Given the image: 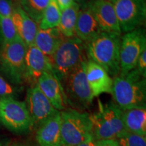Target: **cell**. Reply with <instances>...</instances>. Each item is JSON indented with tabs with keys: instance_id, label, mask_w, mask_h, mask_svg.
Wrapping results in <instances>:
<instances>
[{
	"instance_id": "1",
	"label": "cell",
	"mask_w": 146,
	"mask_h": 146,
	"mask_svg": "<svg viewBox=\"0 0 146 146\" xmlns=\"http://www.w3.org/2000/svg\"><path fill=\"white\" fill-rule=\"evenodd\" d=\"M121 35L102 31L85 44L87 59L102 67L112 78L120 74Z\"/></svg>"
},
{
	"instance_id": "2",
	"label": "cell",
	"mask_w": 146,
	"mask_h": 146,
	"mask_svg": "<svg viewBox=\"0 0 146 146\" xmlns=\"http://www.w3.org/2000/svg\"><path fill=\"white\" fill-rule=\"evenodd\" d=\"M113 102L122 110L146 107V79L136 68L113 78Z\"/></svg>"
},
{
	"instance_id": "3",
	"label": "cell",
	"mask_w": 146,
	"mask_h": 146,
	"mask_svg": "<svg viewBox=\"0 0 146 146\" xmlns=\"http://www.w3.org/2000/svg\"><path fill=\"white\" fill-rule=\"evenodd\" d=\"M50 58L53 73L60 82L88 60L85 44L75 36H65Z\"/></svg>"
},
{
	"instance_id": "4",
	"label": "cell",
	"mask_w": 146,
	"mask_h": 146,
	"mask_svg": "<svg viewBox=\"0 0 146 146\" xmlns=\"http://www.w3.org/2000/svg\"><path fill=\"white\" fill-rule=\"evenodd\" d=\"M93 133L98 141L118 139L126 131L123 110L114 102L103 104L98 100V109L90 114Z\"/></svg>"
},
{
	"instance_id": "5",
	"label": "cell",
	"mask_w": 146,
	"mask_h": 146,
	"mask_svg": "<svg viewBox=\"0 0 146 146\" xmlns=\"http://www.w3.org/2000/svg\"><path fill=\"white\" fill-rule=\"evenodd\" d=\"M62 146H77L93 133L90 114L73 108L60 111Z\"/></svg>"
},
{
	"instance_id": "6",
	"label": "cell",
	"mask_w": 146,
	"mask_h": 146,
	"mask_svg": "<svg viewBox=\"0 0 146 146\" xmlns=\"http://www.w3.org/2000/svg\"><path fill=\"white\" fill-rule=\"evenodd\" d=\"M83 64L73 70L61 81L66 105H70L79 111H84L92 104L93 96L85 75Z\"/></svg>"
},
{
	"instance_id": "7",
	"label": "cell",
	"mask_w": 146,
	"mask_h": 146,
	"mask_svg": "<svg viewBox=\"0 0 146 146\" xmlns=\"http://www.w3.org/2000/svg\"><path fill=\"white\" fill-rule=\"evenodd\" d=\"M27 48V45L18 36L12 41L2 43L0 49V70L16 85L25 81Z\"/></svg>"
},
{
	"instance_id": "8",
	"label": "cell",
	"mask_w": 146,
	"mask_h": 146,
	"mask_svg": "<svg viewBox=\"0 0 146 146\" xmlns=\"http://www.w3.org/2000/svg\"><path fill=\"white\" fill-rule=\"evenodd\" d=\"M0 123L14 133L31 129V120L25 102L15 98H0Z\"/></svg>"
},
{
	"instance_id": "9",
	"label": "cell",
	"mask_w": 146,
	"mask_h": 146,
	"mask_svg": "<svg viewBox=\"0 0 146 146\" xmlns=\"http://www.w3.org/2000/svg\"><path fill=\"white\" fill-rule=\"evenodd\" d=\"M122 33L140 28L146 19L145 0H110Z\"/></svg>"
},
{
	"instance_id": "10",
	"label": "cell",
	"mask_w": 146,
	"mask_h": 146,
	"mask_svg": "<svg viewBox=\"0 0 146 146\" xmlns=\"http://www.w3.org/2000/svg\"><path fill=\"white\" fill-rule=\"evenodd\" d=\"M146 49L145 29L142 27L125 33L120 48V74H125L135 68L139 57Z\"/></svg>"
},
{
	"instance_id": "11",
	"label": "cell",
	"mask_w": 146,
	"mask_h": 146,
	"mask_svg": "<svg viewBox=\"0 0 146 146\" xmlns=\"http://www.w3.org/2000/svg\"><path fill=\"white\" fill-rule=\"evenodd\" d=\"M25 102L31 120V129H36L58 112L36 85L27 89Z\"/></svg>"
},
{
	"instance_id": "12",
	"label": "cell",
	"mask_w": 146,
	"mask_h": 146,
	"mask_svg": "<svg viewBox=\"0 0 146 146\" xmlns=\"http://www.w3.org/2000/svg\"><path fill=\"white\" fill-rule=\"evenodd\" d=\"M45 72H53L50 58L34 44L28 46L25 56V81L36 85L39 78Z\"/></svg>"
},
{
	"instance_id": "13",
	"label": "cell",
	"mask_w": 146,
	"mask_h": 146,
	"mask_svg": "<svg viewBox=\"0 0 146 146\" xmlns=\"http://www.w3.org/2000/svg\"><path fill=\"white\" fill-rule=\"evenodd\" d=\"M87 3L92 11L102 31L121 35L117 17L110 1L88 0Z\"/></svg>"
},
{
	"instance_id": "14",
	"label": "cell",
	"mask_w": 146,
	"mask_h": 146,
	"mask_svg": "<svg viewBox=\"0 0 146 146\" xmlns=\"http://www.w3.org/2000/svg\"><path fill=\"white\" fill-rule=\"evenodd\" d=\"M87 83L93 96L98 97L102 94H111L113 78L100 65L87 60L84 64Z\"/></svg>"
},
{
	"instance_id": "15",
	"label": "cell",
	"mask_w": 146,
	"mask_h": 146,
	"mask_svg": "<svg viewBox=\"0 0 146 146\" xmlns=\"http://www.w3.org/2000/svg\"><path fill=\"white\" fill-rule=\"evenodd\" d=\"M36 85L57 110L60 112L66 108L61 83L54 73L45 72L39 78Z\"/></svg>"
},
{
	"instance_id": "16",
	"label": "cell",
	"mask_w": 146,
	"mask_h": 146,
	"mask_svg": "<svg viewBox=\"0 0 146 146\" xmlns=\"http://www.w3.org/2000/svg\"><path fill=\"white\" fill-rule=\"evenodd\" d=\"M101 32L99 25L88 4L85 3L80 6L74 36L86 43Z\"/></svg>"
},
{
	"instance_id": "17",
	"label": "cell",
	"mask_w": 146,
	"mask_h": 146,
	"mask_svg": "<svg viewBox=\"0 0 146 146\" xmlns=\"http://www.w3.org/2000/svg\"><path fill=\"white\" fill-rule=\"evenodd\" d=\"M60 122L58 111L36 129V141L39 146H62Z\"/></svg>"
},
{
	"instance_id": "18",
	"label": "cell",
	"mask_w": 146,
	"mask_h": 146,
	"mask_svg": "<svg viewBox=\"0 0 146 146\" xmlns=\"http://www.w3.org/2000/svg\"><path fill=\"white\" fill-rule=\"evenodd\" d=\"M11 18L18 36L25 45L27 47L33 45L39 25L29 17L20 5L14 8Z\"/></svg>"
},
{
	"instance_id": "19",
	"label": "cell",
	"mask_w": 146,
	"mask_h": 146,
	"mask_svg": "<svg viewBox=\"0 0 146 146\" xmlns=\"http://www.w3.org/2000/svg\"><path fill=\"white\" fill-rule=\"evenodd\" d=\"M64 37L58 27L45 30L39 29L35 38L34 45L43 54L50 58Z\"/></svg>"
},
{
	"instance_id": "20",
	"label": "cell",
	"mask_w": 146,
	"mask_h": 146,
	"mask_svg": "<svg viewBox=\"0 0 146 146\" xmlns=\"http://www.w3.org/2000/svg\"><path fill=\"white\" fill-rule=\"evenodd\" d=\"M123 116L126 131L146 136V107L123 110Z\"/></svg>"
},
{
	"instance_id": "21",
	"label": "cell",
	"mask_w": 146,
	"mask_h": 146,
	"mask_svg": "<svg viewBox=\"0 0 146 146\" xmlns=\"http://www.w3.org/2000/svg\"><path fill=\"white\" fill-rule=\"evenodd\" d=\"M80 5L73 2L70 6L61 11V16L57 27L62 34L66 37H72L75 35V28Z\"/></svg>"
},
{
	"instance_id": "22",
	"label": "cell",
	"mask_w": 146,
	"mask_h": 146,
	"mask_svg": "<svg viewBox=\"0 0 146 146\" xmlns=\"http://www.w3.org/2000/svg\"><path fill=\"white\" fill-rule=\"evenodd\" d=\"M60 16L61 10L56 0H51L39 23V29L45 30L57 27L60 23Z\"/></svg>"
},
{
	"instance_id": "23",
	"label": "cell",
	"mask_w": 146,
	"mask_h": 146,
	"mask_svg": "<svg viewBox=\"0 0 146 146\" xmlns=\"http://www.w3.org/2000/svg\"><path fill=\"white\" fill-rule=\"evenodd\" d=\"M51 0H19L20 6L25 13L39 25L45 8Z\"/></svg>"
},
{
	"instance_id": "24",
	"label": "cell",
	"mask_w": 146,
	"mask_h": 146,
	"mask_svg": "<svg viewBox=\"0 0 146 146\" xmlns=\"http://www.w3.org/2000/svg\"><path fill=\"white\" fill-rule=\"evenodd\" d=\"M0 32L2 36V43L12 41L18 37L12 18L0 15Z\"/></svg>"
},
{
	"instance_id": "25",
	"label": "cell",
	"mask_w": 146,
	"mask_h": 146,
	"mask_svg": "<svg viewBox=\"0 0 146 146\" xmlns=\"http://www.w3.org/2000/svg\"><path fill=\"white\" fill-rule=\"evenodd\" d=\"M120 146H146V136L131 133L127 131L117 139Z\"/></svg>"
},
{
	"instance_id": "26",
	"label": "cell",
	"mask_w": 146,
	"mask_h": 146,
	"mask_svg": "<svg viewBox=\"0 0 146 146\" xmlns=\"http://www.w3.org/2000/svg\"><path fill=\"white\" fill-rule=\"evenodd\" d=\"M17 92V89L0 76V98H14Z\"/></svg>"
},
{
	"instance_id": "27",
	"label": "cell",
	"mask_w": 146,
	"mask_h": 146,
	"mask_svg": "<svg viewBox=\"0 0 146 146\" xmlns=\"http://www.w3.org/2000/svg\"><path fill=\"white\" fill-rule=\"evenodd\" d=\"M14 10L12 0H0V15L11 18Z\"/></svg>"
},
{
	"instance_id": "28",
	"label": "cell",
	"mask_w": 146,
	"mask_h": 146,
	"mask_svg": "<svg viewBox=\"0 0 146 146\" xmlns=\"http://www.w3.org/2000/svg\"><path fill=\"white\" fill-rule=\"evenodd\" d=\"M135 68L143 77H146V49L140 54Z\"/></svg>"
},
{
	"instance_id": "29",
	"label": "cell",
	"mask_w": 146,
	"mask_h": 146,
	"mask_svg": "<svg viewBox=\"0 0 146 146\" xmlns=\"http://www.w3.org/2000/svg\"><path fill=\"white\" fill-rule=\"evenodd\" d=\"M97 142L98 140L95 137L94 133H92L77 146H97Z\"/></svg>"
},
{
	"instance_id": "30",
	"label": "cell",
	"mask_w": 146,
	"mask_h": 146,
	"mask_svg": "<svg viewBox=\"0 0 146 146\" xmlns=\"http://www.w3.org/2000/svg\"><path fill=\"white\" fill-rule=\"evenodd\" d=\"M97 146H120L117 139L100 140L97 142Z\"/></svg>"
},
{
	"instance_id": "31",
	"label": "cell",
	"mask_w": 146,
	"mask_h": 146,
	"mask_svg": "<svg viewBox=\"0 0 146 146\" xmlns=\"http://www.w3.org/2000/svg\"><path fill=\"white\" fill-rule=\"evenodd\" d=\"M60 10H64L68 8L74 2V0H56Z\"/></svg>"
},
{
	"instance_id": "32",
	"label": "cell",
	"mask_w": 146,
	"mask_h": 146,
	"mask_svg": "<svg viewBox=\"0 0 146 146\" xmlns=\"http://www.w3.org/2000/svg\"><path fill=\"white\" fill-rule=\"evenodd\" d=\"M74 2H76V3H78L80 6H81V5L87 3V1H88V0H74Z\"/></svg>"
},
{
	"instance_id": "33",
	"label": "cell",
	"mask_w": 146,
	"mask_h": 146,
	"mask_svg": "<svg viewBox=\"0 0 146 146\" xmlns=\"http://www.w3.org/2000/svg\"><path fill=\"white\" fill-rule=\"evenodd\" d=\"M0 146H5V145H4V144H3V143H2V142L0 141Z\"/></svg>"
},
{
	"instance_id": "34",
	"label": "cell",
	"mask_w": 146,
	"mask_h": 146,
	"mask_svg": "<svg viewBox=\"0 0 146 146\" xmlns=\"http://www.w3.org/2000/svg\"><path fill=\"white\" fill-rule=\"evenodd\" d=\"M12 146H18V145H12Z\"/></svg>"
},
{
	"instance_id": "35",
	"label": "cell",
	"mask_w": 146,
	"mask_h": 146,
	"mask_svg": "<svg viewBox=\"0 0 146 146\" xmlns=\"http://www.w3.org/2000/svg\"><path fill=\"white\" fill-rule=\"evenodd\" d=\"M109 1H110V0H109Z\"/></svg>"
}]
</instances>
